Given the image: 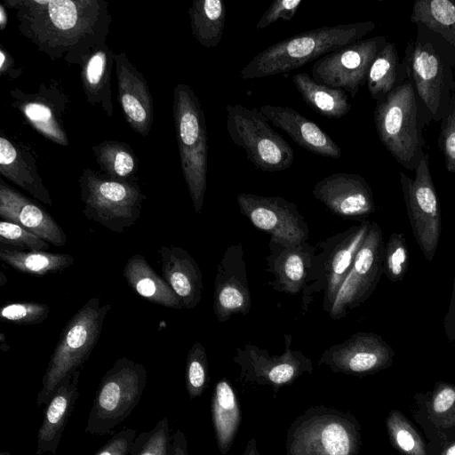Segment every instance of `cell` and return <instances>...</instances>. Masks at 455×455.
Masks as SVG:
<instances>
[{
	"mask_svg": "<svg viewBox=\"0 0 455 455\" xmlns=\"http://www.w3.org/2000/svg\"><path fill=\"white\" fill-rule=\"evenodd\" d=\"M443 328L446 334L447 339L450 342L455 340V279L453 283V289L451 298L448 307L447 313L443 319Z\"/></svg>",
	"mask_w": 455,
	"mask_h": 455,
	"instance_id": "obj_48",
	"label": "cell"
},
{
	"mask_svg": "<svg viewBox=\"0 0 455 455\" xmlns=\"http://www.w3.org/2000/svg\"><path fill=\"white\" fill-rule=\"evenodd\" d=\"M129 455H173V433L167 417L161 419L151 430L139 434Z\"/></svg>",
	"mask_w": 455,
	"mask_h": 455,
	"instance_id": "obj_39",
	"label": "cell"
},
{
	"mask_svg": "<svg viewBox=\"0 0 455 455\" xmlns=\"http://www.w3.org/2000/svg\"><path fill=\"white\" fill-rule=\"evenodd\" d=\"M115 52L103 44L95 48L81 64V81L88 103L100 108L108 117L114 113L111 74Z\"/></svg>",
	"mask_w": 455,
	"mask_h": 455,
	"instance_id": "obj_29",
	"label": "cell"
},
{
	"mask_svg": "<svg viewBox=\"0 0 455 455\" xmlns=\"http://www.w3.org/2000/svg\"><path fill=\"white\" fill-rule=\"evenodd\" d=\"M301 4V0L273 1L258 21L256 29H263L278 20L290 21Z\"/></svg>",
	"mask_w": 455,
	"mask_h": 455,
	"instance_id": "obj_45",
	"label": "cell"
},
{
	"mask_svg": "<svg viewBox=\"0 0 455 455\" xmlns=\"http://www.w3.org/2000/svg\"><path fill=\"white\" fill-rule=\"evenodd\" d=\"M411 21L437 33L455 49V0H417Z\"/></svg>",
	"mask_w": 455,
	"mask_h": 455,
	"instance_id": "obj_37",
	"label": "cell"
},
{
	"mask_svg": "<svg viewBox=\"0 0 455 455\" xmlns=\"http://www.w3.org/2000/svg\"><path fill=\"white\" fill-rule=\"evenodd\" d=\"M412 417L423 430L427 455H439L455 441V384L437 381L432 390L417 393Z\"/></svg>",
	"mask_w": 455,
	"mask_h": 455,
	"instance_id": "obj_18",
	"label": "cell"
},
{
	"mask_svg": "<svg viewBox=\"0 0 455 455\" xmlns=\"http://www.w3.org/2000/svg\"><path fill=\"white\" fill-rule=\"evenodd\" d=\"M0 455H10L9 451H2Z\"/></svg>",
	"mask_w": 455,
	"mask_h": 455,
	"instance_id": "obj_53",
	"label": "cell"
},
{
	"mask_svg": "<svg viewBox=\"0 0 455 455\" xmlns=\"http://www.w3.org/2000/svg\"><path fill=\"white\" fill-rule=\"evenodd\" d=\"M386 427L391 444L403 455H427L426 443L400 411H389Z\"/></svg>",
	"mask_w": 455,
	"mask_h": 455,
	"instance_id": "obj_38",
	"label": "cell"
},
{
	"mask_svg": "<svg viewBox=\"0 0 455 455\" xmlns=\"http://www.w3.org/2000/svg\"><path fill=\"white\" fill-rule=\"evenodd\" d=\"M20 33L51 60L79 65L107 44L112 20L104 0H4Z\"/></svg>",
	"mask_w": 455,
	"mask_h": 455,
	"instance_id": "obj_1",
	"label": "cell"
},
{
	"mask_svg": "<svg viewBox=\"0 0 455 455\" xmlns=\"http://www.w3.org/2000/svg\"><path fill=\"white\" fill-rule=\"evenodd\" d=\"M372 21L324 26L269 45L241 69L243 79H258L291 72L306 63L350 45L371 33Z\"/></svg>",
	"mask_w": 455,
	"mask_h": 455,
	"instance_id": "obj_2",
	"label": "cell"
},
{
	"mask_svg": "<svg viewBox=\"0 0 455 455\" xmlns=\"http://www.w3.org/2000/svg\"><path fill=\"white\" fill-rule=\"evenodd\" d=\"M173 455H189L188 441L180 428H177L173 433Z\"/></svg>",
	"mask_w": 455,
	"mask_h": 455,
	"instance_id": "obj_49",
	"label": "cell"
},
{
	"mask_svg": "<svg viewBox=\"0 0 455 455\" xmlns=\"http://www.w3.org/2000/svg\"><path fill=\"white\" fill-rule=\"evenodd\" d=\"M251 307L244 251L240 243L230 244L217 266L213 313L220 323H225L235 315H248Z\"/></svg>",
	"mask_w": 455,
	"mask_h": 455,
	"instance_id": "obj_19",
	"label": "cell"
},
{
	"mask_svg": "<svg viewBox=\"0 0 455 455\" xmlns=\"http://www.w3.org/2000/svg\"><path fill=\"white\" fill-rule=\"evenodd\" d=\"M242 455H260L257 448V443L255 438H251L247 442V444Z\"/></svg>",
	"mask_w": 455,
	"mask_h": 455,
	"instance_id": "obj_50",
	"label": "cell"
},
{
	"mask_svg": "<svg viewBox=\"0 0 455 455\" xmlns=\"http://www.w3.org/2000/svg\"><path fill=\"white\" fill-rule=\"evenodd\" d=\"M226 127L232 142L242 148L259 170L281 172L291 166L294 152L290 144L268 124L259 108L241 104L226 106Z\"/></svg>",
	"mask_w": 455,
	"mask_h": 455,
	"instance_id": "obj_11",
	"label": "cell"
},
{
	"mask_svg": "<svg viewBox=\"0 0 455 455\" xmlns=\"http://www.w3.org/2000/svg\"><path fill=\"white\" fill-rule=\"evenodd\" d=\"M409 251L403 233L393 232L385 243L384 274L391 282L402 281L408 270Z\"/></svg>",
	"mask_w": 455,
	"mask_h": 455,
	"instance_id": "obj_41",
	"label": "cell"
},
{
	"mask_svg": "<svg viewBox=\"0 0 455 455\" xmlns=\"http://www.w3.org/2000/svg\"><path fill=\"white\" fill-rule=\"evenodd\" d=\"M210 380L205 347L196 341L188 352L185 370V385L191 400L203 395Z\"/></svg>",
	"mask_w": 455,
	"mask_h": 455,
	"instance_id": "obj_40",
	"label": "cell"
},
{
	"mask_svg": "<svg viewBox=\"0 0 455 455\" xmlns=\"http://www.w3.org/2000/svg\"><path fill=\"white\" fill-rule=\"evenodd\" d=\"M8 23L7 12L4 4H0V29L4 30Z\"/></svg>",
	"mask_w": 455,
	"mask_h": 455,
	"instance_id": "obj_51",
	"label": "cell"
},
{
	"mask_svg": "<svg viewBox=\"0 0 455 455\" xmlns=\"http://www.w3.org/2000/svg\"><path fill=\"white\" fill-rule=\"evenodd\" d=\"M211 413L218 449L221 455H226L233 445L242 419L237 395L226 378L215 384Z\"/></svg>",
	"mask_w": 455,
	"mask_h": 455,
	"instance_id": "obj_31",
	"label": "cell"
},
{
	"mask_svg": "<svg viewBox=\"0 0 455 455\" xmlns=\"http://www.w3.org/2000/svg\"><path fill=\"white\" fill-rule=\"evenodd\" d=\"M259 110L306 150L324 157L338 159L341 156V148L331 136L292 108L263 105Z\"/></svg>",
	"mask_w": 455,
	"mask_h": 455,
	"instance_id": "obj_25",
	"label": "cell"
},
{
	"mask_svg": "<svg viewBox=\"0 0 455 455\" xmlns=\"http://www.w3.org/2000/svg\"><path fill=\"white\" fill-rule=\"evenodd\" d=\"M172 112L182 173L195 212L200 213L206 191L209 145L204 113L189 85L174 87Z\"/></svg>",
	"mask_w": 455,
	"mask_h": 455,
	"instance_id": "obj_7",
	"label": "cell"
},
{
	"mask_svg": "<svg viewBox=\"0 0 455 455\" xmlns=\"http://www.w3.org/2000/svg\"><path fill=\"white\" fill-rule=\"evenodd\" d=\"M394 357V349L380 335L359 331L325 349L318 365L335 373L363 377L390 367Z\"/></svg>",
	"mask_w": 455,
	"mask_h": 455,
	"instance_id": "obj_17",
	"label": "cell"
},
{
	"mask_svg": "<svg viewBox=\"0 0 455 455\" xmlns=\"http://www.w3.org/2000/svg\"><path fill=\"white\" fill-rule=\"evenodd\" d=\"M136 436V429L124 428L113 435L93 455H129Z\"/></svg>",
	"mask_w": 455,
	"mask_h": 455,
	"instance_id": "obj_46",
	"label": "cell"
},
{
	"mask_svg": "<svg viewBox=\"0 0 455 455\" xmlns=\"http://www.w3.org/2000/svg\"><path fill=\"white\" fill-rule=\"evenodd\" d=\"M0 259L15 270L33 276H44L63 271L75 259L68 253L47 251H18L1 247Z\"/></svg>",
	"mask_w": 455,
	"mask_h": 455,
	"instance_id": "obj_34",
	"label": "cell"
},
{
	"mask_svg": "<svg viewBox=\"0 0 455 455\" xmlns=\"http://www.w3.org/2000/svg\"><path fill=\"white\" fill-rule=\"evenodd\" d=\"M361 425L350 411L324 405L307 409L290 425L286 455H358Z\"/></svg>",
	"mask_w": 455,
	"mask_h": 455,
	"instance_id": "obj_5",
	"label": "cell"
},
{
	"mask_svg": "<svg viewBox=\"0 0 455 455\" xmlns=\"http://www.w3.org/2000/svg\"><path fill=\"white\" fill-rule=\"evenodd\" d=\"M81 369L68 375L44 406L43 422L36 435V455H55L64 429L79 397Z\"/></svg>",
	"mask_w": 455,
	"mask_h": 455,
	"instance_id": "obj_26",
	"label": "cell"
},
{
	"mask_svg": "<svg viewBox=\"0 0 455 455\" xmlns=\"http://www.w3.org/2000/svg\"><path fill=\"white\" fill-rule=\"evenodd\" d=\"M439 455H455V441L444 448Z\"/></svg>",
	"mask_w": 455,
	"mask_h": 455,
	"instance_id": "obj_52",
	"label": "cell"
},
{
	"mask_svg": "<svg viewBox=\"0 0 455 455\" xmlns=\"http://www.w3.org/2000/svg\"><path fill=\"white\" fill-rule=\"evenodd\" d=\"M158 252L164 279L181 299L184 308L194 309L203 294V274L199 265L179 246L161 245Z\"/></svg>",
	"mask_w": 455,
	"mask_h": 455,
	"instance_id": "obj_27",
	"label": "cell"
},
{
	"mask_svg": "<svg viewBox=\"0 0 455 455\" xmlns=\"http://www.w3.org/2000/svg\"><path fill=\"white\" fill-rule=\"evenodd\" d=\"M146 384L147 371L141 363L125 356L117 359L99 383L84 432L112 434L138 405Z\"/></svg>",
	"mask_w": 455,
	"mask_h": 455,
	"instance_id": "obj_9",
	"label": "cell"
},
{
	"mask_svg": "<svg viewBox=\"0 0 455 455\" xmlns=\"http://www.w3.org/2000/svg\"><path fill=\"white\" fill-rule=\"evenodd\" d=\"M406 47L407 77L432 116L441 122L455 92V49L422 24Z\"/></svg>",
	"mask_w": 455,
	"mask_h": 455,
	"instance_id": "obj_3",
	"label": "cell"
},
{
	"mask_svg": "<svg viewBox=\"0 0 455 455\" xmlns=\"http://www.w3.org/2000/svg\"><path fill=\"white\" fill-rule=\"evenodd\" d=\"M50 314L48 305L36 301H16L6 303L1 307L0 319L19 325L37 324Z\"/></svg>",
	"mask_w": 455,
	"mask_h": 455,
	"instance_id": "obj_43",
	"label": "cell"
},
{
	"mask_svg": "<svg viewBox=\"0 0 455 455\" xmlns=\"http://www.w3.org/2000/svg\"><path fill=\"white\" fill-rule=\"evenodd\" d=\"M236 202L241 213L258 229L288 244L307 242L309 228L297 205L281 196L240 193Z\"/></svg>",
	"mask_w": 455,
	"mask_h": 455,
	"instance_id": "obj_16",
	"label": "cell"
},
{
	"mask_svg": "<svg viewBox=\"0 0 455 455\" xmlns=\"http://www.w3.org/2000/svg\"><path fill=\"white\" fill-rule=\"evenodd\" d=\"M313 195L330 212L343 219L361 221L376 210L371 186L356 173L326 176L315 184Z\"/></svg>",
	"mask_w": 455,
	"mask_h": 455,
	"instance_id": "obj_20",
	"label": "cell"
},
{
	"mask_svg": "<svg viewBox=\"0 0 455 455\" xmlns=\"http://www.w3.org/2000/svg\"><path fill=\"white\" fill-rule=\"evenodd\" d=\"M0 173L35 199L52 205L51 195L37 172L35 157L4 135L0 138Z\"/></svg>",
	"mask_w": 455,
	"mask_h": 455,
	"instance_id": "obj_28",
	"label": "cell"
},
{
	"mask_svg": "<svg viewBox=\"0 0 455 455\" xmlns=\"http://www.w3.org/2000/svg\"><path fill=\"white\" fill-rule=\"evenodd\" d=\"M266 258L267 271L273 275L267 284L274 290L290 295L301 292L306 283L315 246L307 242L288 244L272 237Z\"/></svg>",
	"mask_w": 455,
	"mask_h": 455,
	"instance_id": "obj_22",
	"label": "cell"
},
{
	"mask_svg": "<svg viewBox=\"0 0 455 455\" xmlns=\"http://www.w3.org/2000/svg\"><path fill=\"white\" fill-rule=\"evenodd\" d=\"M292 82L302 100L323 116L338 119L351 109V103L344 90L318 84L307 73L294 75Z\"/></svg>",
	"mask_w": 455,
	"mask_h": 455,
	"instance_id": "obj_32",
	"label": "cell"
},
{
	"mask_svg": "<svg viewBox=\"0 0 455 455\" xmlns=\"http://www.w3.org/2000/svg\"><path fill=\"white\" fill-rule=\"evenodd\" d=\"M123 275L130 287L146 300L168 308H184L181 299L143 255H132L124 267Z\"/></svg>",
	"mask_w": 455,
	"mask_h": 455,
	"instance_id": "obj_30",
	"label": "cell"
},
{
	"mask_svg": "<svg viewBox=\"0 0 455 455\" xmlns=\"http://www.w3.org/2000/svg\"><path fill=\"white\" fill-rule=\"evenodd\" d=\"M193 36L206 48L217 46L223 36L226 6L221 0H195L188 9Z\"/></svg>",
	"mask_w": 455,
	"mask_h": 455,
	"instance_id": "obj_35",
	"label": "cell"
},
{
	"mask_svg": "<svg viewBox=\"0 0 455 455\" xmlns=\"http://www.w3.org/2000/svg\"><path fill=\"white\" fill-rule=\"evenodd\" d=\"M384 251L382 230L377 222L371 221L367 236L329 312L332 320L346 317L371 296L384 274Z\"/></svg>",
	"mask_w": 455,
	"mask_h": 455,
	"instance_id": "obj_13",
	"label": "cell"
},
{
	"mask_svg": "<svg viewBox=\"0 0 455 455\" xmlns=\"http://www.w3.org/2000/svg\"><path fill=\"white\" fill-rule=\"evenodd\" d=\"M22 73L16 68V63L10 53L3 47L0 48V74L12 79L17 78Z\"/></svg>",
	"mask_w": 455,
	"mask_h": 455,
	"instance_id": "obj_47",
	"label": "cell"
},
{
	"mask_svg": "<svg viewBox=\"0 0 455 455\" xmlns=\"http://www.w3.org/2000/svg\"><path fill=\"white\" fill-rule=\"evenodd\" d=\"M84 215L109 230L123 233L133 226L142 212L146 196L138 182L112 180L84 168L78 179Z\"/></svg>",
	"mask_w": 455,
	"mask_h": 455,
	"instance_id": "obj_10",
	"label": "cell"
},
{
	"mask_svg": "<svg viewBox=\"0 0 455 455\" xmlns=\"http://www.w3.org/2000/svg\"><path fill=\"white\" fill-rule=\"evenodd\" d=\"M102 173L118 181L138 182V158L132 148L117 140H104L92 148Z\"/></svg>",
	"mask_w": 455,
	"mask_h": 455,
	"instance_id": "obj_36",
	"label": "cell"
},
{
	"mask_svg": "<svg viewBox=\"0 0 455 455\" xmlns=\"http://www.w3.org/2000/svg\"><path fill=\"white\" fill-rule=\"evenodd\" d=\"M373 116L387 150L403 168L415 172L426 154L423 129L433 120L408 78L377 102Z\"/></svg>",
	"mask_w": 455,
	"mask_h": 455,
	"instance_id": "obj_4",
	"label": "cell"
},
{
	"mask_svg": "<svg viewBox=\"0 0 455 455\" xmlns=\"http://www.w3.org/2000/svg\"><path fill=\"white\" fill-rule=\"evenodd\" d=\"M0 217L25 228L50 244L62 247L67 235L39 204L0 180Z\"/></svg>",
	"mask_w": 455,
	"mask_h": 455,
	"instance_id": "obj_23",
	"label": "cell"
},
{
	"mask_svg": "<svg viewBox=\"0 0 455 455\" xmlns=\"http://www.w3.org/2000/svg\"><path fill=\"white\" fill-rule=\"evenodd\" d=\"M12 105L28 122L47 140L68 146V139L60 116L64 113L65 101L57 92H50L42 87L38 92L26 93L19 89L11 90Z\"/></svg>",
	"mask_w": 455,
	"mask_h": 455,
	"instance_id": "obj_24",
	"label": "cell"
},
{
	"mask_svg": "<svg viewBox=\"0 0 455 455\" xmlns=\"http://www.w3.org/2000/svg\"><path fill=\"white\" fill-rule=\"evenodd\" d=\"M117 100L126 122L140 135L148 136L153 124V98L143 75L125 52L115 53Z\"/></svg>",
	"mask_w": 455,
	"mask_h": 455,
	"instance_id": "obj_21",
	"label": "cell"
},
{
	"mask_svg": "<svg viewBox=\"0 0 455 455\" xmlns=\"http://www.w3.org/2000/svg\"><path fill=\"white\" fill-rule=\"evenodd\" d=\"M407 78L405 65L399 60L395 44L387 42L374 59L367 76L366 84L371 99L376 102L383 100Z\"/></svg>",
	"mask_w": 455,
	"mask_h": 455,
	"instance_id": "obj_33",
	"label": "cell"
},
{
	"mask_svg": "<svg viewBox=\"0 0 455 455\" xmlns=\"http://www.w3.org/2000/svg\"><path fill=\"white\" fill-rule=\"evenodd\" d=\"M371 221L336 233L315 244L311 267L301 291L302 308L308 310L315 295H323V309L329 314L337 293L348 275L355 255L363 243Z\"/></svg>",
	"mask_w": 455,
	"mask_h": 455,
	"instance_id": "obj_8",
	"label": "cell"
},
{
	"mask_svg": "<svg viewBox=\"0 0 455 455\" xmlns=\"http://www.w3.org/2000/svg\"><path fill=\"white\" fill-rule=\"evenodd\" d=\"M111 308L100 297L89 299L67 323L50 357L37 394L36 405L45 406L61 381L82 368L97 344Z\"/></svg>",
	"mask_w": 455,
	"mask_h": 455,
	"instance_id": "obj_6",
	"label": "cell"
},
{
	"mask_svg": "<svg viewBox=\"0 0 455 455\" xmlns=\"http://www.w3.org/2000/svg\"><path fill=\"white\" fill-rule=\"evenodd\" d=\"M440 123L437 144L443 155L446 170L453 175L455 180V92Z\"/></svg>",
	"mask_w": 455,
	"mask_h": 455,
	"instance_id": "obj_44",
	"label": "cell"
},
{
	"mask_svg": "<svg viewBox=\"0 0 455 455\" xmlns=\"http://www.w3.org/2000/svg\"><path fill=\"white\" fill-rule=\"evenodd\" d=\"M1 247L18 251H47L50 243L19 224L0 221Z\"/></svg>",
	"mask_w": 455,
	"mask_h": 455,
	"instance_id": "obj_42",
	"label": "cell"
},
{
	"mask_svg": "<svg viewBox=\"0 0 455 455\" xmlns=\"http://www.w3.org/2000/svg\"><path fill=\"white\" fill-rule=\"evenodd\" d=\"M399 175L412 234L425 259L431 262L440 241L442 217L428 154L419 162L413 179L403 172Z\"/></svg>",
	"mask_w": 455,
	"mask_h": 455,
	"instance_id": "obj_12",
	"label": "cell"
},
{
	"mask_svg": "<svg viewBox=\"0 0 455 455\" xmlns=\"http://www.w3.org/2000/svg\"><path fill=\"white\" fill-rule=\"evenodd\" d=\"M387 43L385 36H376L327 53L315 61L312 78L318 84L344 90L355 98L366 84L370 68Z\"/></svg>",
	"mask_w": 455,
	"mask_h": 455,
	"instance_id": "obj_14",
	"label": "cell"
},
{
	"mask_svg": "<svg viewBox=\"0 0 455 455\" xmlns=\"http://www.w3.org/2000/svg\"><path fill=\"white\" fill-rule=\"evenodd\" d=\"M284 351L278 355H270L266 349L251 343L236 347L233 362L240 368L241 379L270 386L277 392L292 385L303 374H311V359L301 351L291 348V335H284Z\"/></svg>",
	"mask_w": 455,
	"mask_h": 455,
	"instance_id": "obj_15",
	"label": "cell"
}]
</instances>
